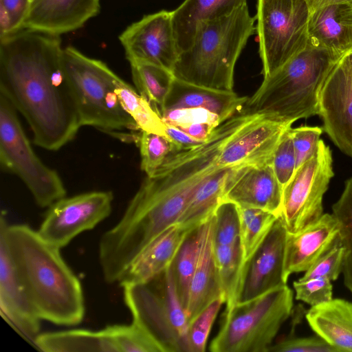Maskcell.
<instances>
[{
  "instance_id": "7dc6e473",
  "label": "cell",
  "mask_w": 352,
  "mask_h": 352,
  "mask_svg": "<svg viewBox=\"0 0 352 352\" xmlns=\"http://www.w3.org/2000/svg\"><path fill=\"white\" fill-rule=\"evenodd\" d=\"M345 58L352 74V50L346 55Z\"/></svg>"
},
{
  "instance_id": "52a82bcc",
  "label": "cell",
  "mask_w": 352,
  "mask_h": 352,
  "mask_svg": "<svg viewBox=\"0 0 352 352\" xmlns=\"http://www.w3.org/2000/svg\"><path fill=\"white\" fill-rule=\"evenodd\" d=\"M122 287L133 322L143 328L163 352H189L186 314L170 266L147 282Z\"/></svg>"
},
{
  "instance_id": "9c48e42d",
  "label": "cell",
  "mask_w": 352,
  "mask_h": 352,
  "mask_svg": "<svg viewBox=\"0 0 352 352\" xmlns=\"http://www.w3.org/2000/svg\"><path fill=\"white\" fill-rule=\"evenodd\" d=\"M309 16L307 0H258L256 30L263 78L306 47Z\"/></svg>"
},
{
  "instance_id": "ffe728a7",
  "label": "cell",
  "mask_w": 352,
  "mask_h": 352,
  "mask_svg": "<svg viewBox=\"0 0 352 352\" xmlns=\"http://www.w3.org/2000/svg\"><path fill=\"white\" fill-rule=\"evenodd\" d=\"M191 229L177 223L166 228L136 257L118 283L123 286L145 283L166 270Z\"/></svg>"
},
{
  "instance_id": "6da1fadb",
  "label": "cell",
  "mask_w": 352,
  "mask_h": 352,
  "mask_svg": "<svg viewBox=\"0 0 352 352\" xmlns=\"http://www.w3.org/2000/svg\"><path fill=\"white\" fill-rule=\"evenodd\" d=\"M59 36L27 28L0 38V92L28 123L34 143L58 151L82 126Z\"/></svg>"
},
{
  "instance_id": "7bdbcfd3",
  "label": "cell",
  "mask_w": 352,
  "mask_h": 352,
  "mask_svg": "<svg viewBox=\"0 0 352 352\" xmlns=\"http://www.w3.org/2000/svg\"><path fill=\"white\" fill-rule=\"evenodd\" d=\"M30 4L31 0H0V6L6 10L12 19L14 32L23 28Z\"/></svg>"
},
{
  "instance_id": "cb8c5ba5",
  "label": "cell",
  "mask_w": 352,
  "mask_h": 352,
  "mask_svg": "<svg viewBox=\"0 0 352 352\" xmlns=\"http://www.w3.org/2000/svg\"><path fill=\"white\" fill-rule=\"evenodd\" d=\"M305 318L312 330L340 352L352 351V302L331 299L311 307Z\"/></svg>"
},
{
  "instance_id": "f35d334b",
  "label": "cell",
  "mask_w": 352,
  "mask_h": 352,
  "mask_svg": "<svg viewBox=\"0 0 352 352\" xmlns=\"http://www.w3.org/2000/svg\"><path fill=\"white\" fill-rule=\"evenodd\" d=\"M160 113L166 124L178 128L198 123H208L217 127L223 122L218 115L204 108L174 109Z\"/></svg>"
},
{
  "instance_id": "d4e9b609",
  "label": "cell",
  "mask_w": 352,
  "mask_h": 352,
  "mask_svg": "<svg viewBox=\"0 0 352 352\" xmlns=\"http://www.w3.org/2000/svg\"><path fill=\"white\" fill-rule=\"evenodd\" d=\"M34 344L45 352H119L106 327L100 331L72 329L39 333Z\"/></svg>"
},
{
  "instance_id": "7a4b0ae2",
  "label": "cell",
  "mask_w": 352,
  "mask_h": 352,
  "mask_svg": "<svg viewBox=\"0 0 352 352\" xmlns=\"http://www.w3.org/2000/svg\"><path fill=\"white\" fill-rule=\"evenodd\" d=\"M0 234L41 320L65 326L80 323L85 310L82 286L62 257L60 249L28 225H8L3 214Z\"/></svg>"
},
{
  "instance_id": "4fadbf2b",
  "label": "cell",
  "mask_w": 352,
  "mask_h": 352,
  "mask_svg": "<svg viewBox=\"0 0 352 352\" xmlns=\"http://www.w3.org/2000/svg\"><path fill=\"white\" fill-rule=\"evenodd\" d=\"M286 236L287 230L278 217L261 245L244 262L236 302L250 300L287 285L284 276Z\"/></svg>"
},
{
  "instance_id": "9a60e30c",
  "label": "cell",
  "mask_w": 352,
  "mask_h": 352,
  "mask_svg": "<svg viewBox=\"0 0 352 352\" xmlns=\"http://www.w3.org/2000/svg\"><path fill=\"white\" fill-rule=\"evenodd\" d=\"M283 191L271 163L245 166L230 173L223 200L232 201L240 207L261 208L279 217Z\"/></svg>"
},
{
  "instance_id": "7402d4cb",
  "label": "cell",
  "mask_w": 352,
  "mask_h": 352,
  "mask_svg": "<svg viewBox=\"0 0 352 352\" xmlns=\"http://www.w3.org/2000/svg\"><path fill=\"white\" fill-rule=\"evenodd\" d=\"M309 38L340 54L352 50V5L333 3L310 12Z\"/></svg>"
},
{
  "instance_id": "8992f818",
  "label": "cell",
  "mask_w": 352,
  "mask_h": 352,
  "mask_svg": "<svg viewBox=\"0 0 352 352\" xmlns=\"http://www.w3.org/2000/svg\"><path fill=\"white\" fill-rule=\"evenodd\" d=\"M287 285L226 308L221 328L210 344L212 352H267L293 308Z\"/></svg>"
},
{
  "instance_id": "b9f144b4",
  "label": "cell",
  "mask_w": 352,
  "mask_h": 352,
  "mask_svg": "<svg viewBox=\"0 0 352 352\" xmlns=\"http://www.w3.org/2000/svg\"><path fill=\"white\" fill-rule=\"evenodd\" d=\"M322 131V128L319 126H302L290 128L296 154V168L314 154Z\"/></svg>"
},
{
  "instance_id": "484cf974",
  "label": "cell",
  "mask_w": 352,
  "mask_h": 352,
  "mask_svg": "<svg viewBox=\"0 0 352 352\" xmlns=\"http://www.w3.org/2000/svg\"><path fill=\"white\" fill-rule=\"evenodd\" d=\"M233 168H221L198 188L177 223L193 228L206 221L223 200L227 180Z\"/></svg>"
},
{
  "instance_id": "ac0fdd59",
  "label": "cell",
  "mask_w": 352,
  "mask_h": 352,
  "mask_svg": "<svg viewBox=\"0 0 352 352\" xmlns=\"http://www.w3.org/2000/svg\"><path fill=\"white\" fill-rule=\"evenodd\" d=\"M100 11V0H31L22 28L60 36L81 28Z\"/></svg>"
},
{
  "instance_id": "f546056e",
  "label": "cell",
  "mask_w": 352,
  "mask_h": 352,
  "mask_svg": "<svg viewBox=\"0 0 352 352\" xmlns=\"http://www.w3.org/2000/svg\"><path fill=\"white\" fill-rule=\"evenodd\" d=\"M130 65L137 91L155 107L160 108L174 78L173 73L148 63L135 62L131 63Z\"/></svg>"
},
{
  "instance_id": "83f0119b",
  "label": "cell",
  "mask_w": 352,
  "mask_h": 352,
  "mask_svg": "<svg viewBox=\"0 0 352 352\" xmlns=\"http://www.w3.org/2000/svg\"><path fill=\"white\" fill-rule=\"evenodd\" d=\"M116 91L122 107L140 131L166 135V124L159 110L119 76L116 80Z\"/></svg>"
},
{
  "instance_id": "4316f807",
  "label": "cell",
  "mask_w": 352,
  "mask_h": 352,
  "mask_svg": "<svg viewBox=\"0 0 352 352\" xmlns=\"http://www.w3.org/2000/svg\"><path fill=\"white\" fill-rule=\"evenodd\" d=\"M203 223L187 233L170 265L177 293L185 311L188 306L191 280L198 261Z\"/></svg>"
},
{
  "instance_id": "e0dca14e",
  "label": "cell",
  "mask_w": 352,
  "mask_h": 352,
  "mask_svg": "<svg viewBox=\"0 0 352 352\" xmlns=\"http://www.w3.org/2000/svg\"><path fill=\"white\" fill-rule=\"evenodd\" d=\"M339 232L333 214H323L317 221L297 232H287L284 276L307 271L334 244Z\"/></svg>"
},
{
  "instance_id": "d6a6232c",
  "label": "cell",
  "mask_w": 352,
  "mask_h": 352,
  "mask_svg": "<svg viewBox=\"0 0 352 352\" xmlns=\"http://www.w3.org/2000/svg\"><path fill=\"white\" fill-rule=\"evenodd\" d=\"M135 144L140 149V168L152 176L173 153L181 151L166 135L140 131Z\"/></svg>"
},
{
  "instance_id": "f1b7e54d",
  "label": "cell",
  "mask_w": 352,
  "mask_h": 352,
  "mask_svg": "<svg viewBox=\"0 0 352 352\" xmlns=\"http://www.w3.org/2000/svg\"><path fill=\"white\" fill-rule=\"evenodd\" d=\"M217 274L226 308L236 302L244 263L241 240L229 245L214 244Z\"/></svg>"
},
{
  "instance_id": "30bf717a",
  "label": "cell",
  "mask_w": 352,
  "mask_h": 352,
  "mask_svg": "<svg viewBox=\"0 0 352 352\" xmlns=\"http://www.w3.org/2000/svg\"><path fill=\"white\" fill-rule=\"evenodd\" d=\"M332 164L331 151L320 140L314 154L284 187L279 218L287 232H297L323 214V196L334 175Z\"/></svg>"
},
{
  "instance_id": "ee69618b",
  "label": "cell",
  "mask_w": 352,
  "mask_h": 352,
  "mask_svg": "<svg viewBox=\"0 0 352 352\" xmlns=\"http://www.w3.org/2000/svg\"><path fill=\"white\" fill-rule=\"evenodd\" d=\"M166 133L180 150L191 148L207 140H198L176 126L167 124H166Z\"/></svg>"
},
{
  "instance_id": "ba28073f",
  "label": "cell",
  "mask_w": 352,
  "mask_h": 352,
  "mask_svg": "<svg viewBox=\"0 0 352 352\" xmlns=\"http://www.w3.org/2000/svg\"><path fill=\"white\" fill-rule=\"evenodd\" d=\"M10 101L0 95V162L6 171L19 177L36 203L50 207L65 197L66 189L58 173L36 155Z\"/></svg>"
},
{
  "instance_id": "2e32d148",
  "label": "cell",
  "mask_w": 352,
  "mask_h": 352,
  "mask_svg": "<svg viewBox=\"0 0 352 352\" xmlns=\"http://www.w3.org/2000/svg\"><path fill=\"white\" fill-rule=\"evenodd\" d=\"M0 309L6 321L28 340L40 333V320L17 275L6 240L0 234Z\"/></svg>"
},
{
  "instance_id": "ab89813d",
  "label": "cell",
  "mask_w": 352,
  "mask_h": 352,
  "mask_svg": "<svg viewBox=\"0 0 352 352\" xmlns=\"http://www.w3.org/2000/svg\"><path fill=\"white\" fill-rule=\"evenodd\" d=\"M293 286L296 299L311 307L316 306L333 299V286L326 278H311L294 281Z\"/></svg>"
},
{
  "instance_id": "8d00e7d4",
  "label": "cell",
  "mask_w": 352,
  "mask_h": 352,
  "mask_svg": "<svg viewBox=\"0 0 352 352\" xmlns=\"http://www.w3.org/2000/svg\"><path fill=\"white\" fill-rule=\"evenodd\" d=\"M290 128L283 134L271 161L272 168L283 188L290 181L296 169V154Z\"/></svg>"
},
{
  "instance_id": "74e56055",
  "label": "cell",
  "mask_w": 352,
  "mask_h": 352,
  "mask_svg": "<svg viewBox=\"0 0 352 352\" xmlns=\"http://www.w3.org/2000/svg\"><path fill=\"white\" fill-rule=\"evenodd\" d=\"M344 248L338 236L333 246L320 256L300 279L326 278L331 281L338 279L342 271Z\"/></svg>"
},
{
  "instance_id": "f6af8a7d",
  "label": "cell",
  "mask_w": 352,
  "mask_h": 352,
  "mask_svg": "<svg viewBox=\"0 0 352 352\" xmlns=\"http://www.w3.org/2000/svg\"><path fill=\"white\" fill-rule=\"evenodd\" d=\"M178 128V127H177ZM217 127L208 123H198L193 124L186 127L179 128L188 133L200 140L206 141L208 140L214 130Z\"/></svg>"
},
{
  "instance_id": "277c9868",
  "label": "cell",
  "mask_w": 352,
  "mask_h": 352,
  "mask_svg": "<svg viewBox=\"0 0 352 352\" xmlns=\"http://www.w3.org/2000/svg\"><path fill=\"white\" fill-rule=\"evenodd\" d=\"M256 19L245 3L225 16L201 25L192 45L180 53L173 76L195 85L233 91L234 67L256 30Z\"/></svg>"
},
{
  "instance_id": "1f68e13d",
  "label": "cell",
  "mask_w": 352,
  "mask_h": 352,
  "mask_svg": "<svg viewBox=\"0 0 352 352\" xmlns=\"http://www.w3.org/2000/svg\"><path fill=\"white\" fill-rule=\"evenodd\" d=\"M339 226L338 237L344 248L342 267L344 283L352 294V177L346 182L339 199L332 206Z\"/></svg>"
},
{
  "instance_id": "8fae6325",
  "label": "cell",
  "mask_w": 352,
  "mask_h": 352,
  "mask_svg": "<svg viewBox=\"0 0 352 352\" xmlns=\"http://www.w3.org/2000/svg\"><path fill=\"white\" fill-rule=\"evenodd\" d=\"M113 200L112 192L107 190L64 197L48 207L37 232L47 242L61 249L109 217Z\"/></svg>"
},
{
  "instance_id": "603a6c76",
  "label": "cell",
  "mask_w": 352,
  "mask_h": 352,
  "mask_svg": "<svg viewBox=\"0 0 352 352\" xmlns=\"http://www.w3.org/2000/svg\"><path fill=\"white\" fill-rule=\"evenodd\" d=\"M245 3L246 0H185L172 11L179 54L192 45L201 25L225 16Z\"/></svg>"
},
{
  "instance_id": "d6986e66",
  "label": "cell",
  "mask_w": 352,
  "mask_h": 352,
  "mask_svg": "<svg viewBox=\"0 0 352 352\" xmlns=\"http://www.w3.org/2000/svg\"><path fill=\"white\" fill-rule=\"evenodd\" d=\"M248 97L234 91H224L190 83L174 76L159 111L181 108H204L224 122L244 107Z\"/></svg>"
},
{
  "instance_id": "5b68a950",
  "label": "cell",
  "mask_w": 352,
  "mask_h": 352,
  "mask_svg": "<svg viewBox=\"0 0 352 352\" xmlns=\"http://www.w3.org/2000/svg\"><path fill=\"white\" fill-rule=\"evenodd\" d=\"M63 64L81 126H93L135 143L140 130L118 97V76L104 63L87 57L72 46L63 49Z\"/></svg>"
},
{
  "instance_id": "d590c367",
  "label": "cell",
  "mask_w": 352,
  "mask_h": 352,
  "mask_svg": "<svg viewBox=\"0 0 352 352\" xmlns=\"http://www.w3.org/2000/svg\"><path fill=\"white\" fill-rule=\"evenodd\" d=\"M224 302L223 298L214 300L188 324L187 340L189 352H204L212 326Z\"/></svg>"
},
{
  "instance_id": "5bb4252c",
  "label": "cell",
  "mask_w": 352,
  "mask_h": 352,
  "mask_svg": "<svg viewBox=\"0 0 352 352\" xmlns=\"http://www.w3.org/2000/svg\"><path fill=\"white\" fill-rule=\"evenodd\" d=\"M345 56L322 87L318 115L322 120V129L343 153L352 158V74Z\"/></svg>"
},
{
  "instance_id": "44dd1931",
  "label": "cell",
  "mask_w": 352,
  "mask_h": 352,
  "mask_svg": "<svg viewBox=\"0 0 352 352\" xmlns=\"http://www.w3.org/2000/svg\"><path fill=\"white\" fill-rule=\"evenodd\" d=\"M213 228L214 213L203 223L199 258L186 311L188 324L212 302L223 298L214 256Z\"/></svg>"
},
{
  "instance_id": "60d3db41",
  "label": "cell",
  "mask_w": 352,
  "mask_h": 352,
  "mask_svg": "<svg viewBox=\"0 0 352 352\" xmlns=\"http://www.w3.org/2000/svg\"><path fill=\"white\" fill-rule=\"evenodd\" d=\"M267 352H340L339 349L329 344L322 337L288 336L272 344Z\"/></svg>"
},
{
  "instance_id": "e575fe53",
  "label": "cell",
  "mask_w": 352,
  "mask_h": 352,
  "mask_svg": "<svg viewBox=\"0 0 352 352\" xmlns=\"http://www.w3.org/2000/svg\"><path fill=\"white\" fill-rule=\"evenodd\" d=\"M214 244L229 245L240 239L239 206L223 200L214 212Z\"/></svg>"
},
{
  "instance_id": "4dcf8cb0",
  "label": "cell",
  "mask_w": 352,
  "mask_h": 352,
  "mask_svg": "<svg viewBox=\"0 0 352 352\" xmlns=\"http://www.w3.org/2000/svg\"><path fill=\"white\" fill-rule=\"evenodd\" d=\"M240 240L244 262L255 252L279 217L257 208L239 206Z\"/></svg>"
},
{
  "instance_id": "7c38bea8",
  "label": "cell",
  "mask_w": 352,
  "mask_h": 352,
  "mask_svg": "<svg viewBox=\"0 0 352 352\" xmlns=\"http://www.w3.org/2000/svg\"><path fill=\"white\" fill-rule=\"evenodd\" d=\"M126 58L131 63L144 62L173 73L179 58L172 21V11L161 10L144 16L129 25L119 36Z\"/></svg>"
},
{
  "instance_id": "bcb514c9",
  "label": "cell",
  "mask_w": 352,
  "mask_h": 352,
  "mask_svg": "<svg viewBox=\"0 0 352 352\" xmlns=\"http://www.w3.org/2000/svg\"><path fill=\"white\" fill-rule=\"evenodd\" d=\"M310 12L321 6L333 3H349L352 5V0H307Z\"/></svg>"
},
{
  "instance_id": "3957f363",
  "label": "cell",
  "mask_w": 352,
  "mask_h": 352,
  "mask_svg": "<svg viewBox=\"0 0 352 352\" xmlns=\"http://www.w3.org/2000/svg\"><path fill=\"white\" fill-rule=\"evenodd\" d=\"M346 55L309 38L301 52L263 78L258 89L248 98L243 113L263 114L289 124L318 115L322 87Z\"/></svg>"
},
{
  "instance_id": "836d02e7",
  "label": "cell",
  "mask_w": 352,
  "mask_h": 352,
  "mask_svg": "<svg viewBox=\"0 0 352 352\" xmlns=\"http://www.w3.org/2000/svg\"><path fill=\"white\" fill-rule=\"evenodd\" d=\"M119 352H163L160 345L140 325L113 324L106 327Z\"/></svg>"
}]
</instances>
